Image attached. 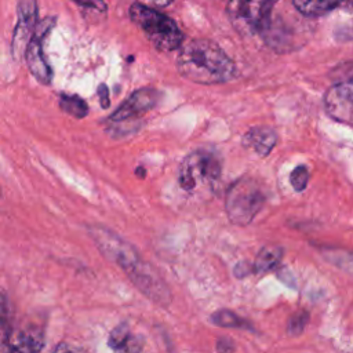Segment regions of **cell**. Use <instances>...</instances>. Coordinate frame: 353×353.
<instances>
[{"instance_id": "7402d4cb", "label": "cell", "mask_w": 353, "mask_h": 353, "mask_svg": "<svg viewBox=\"0 0 353 353\" xmlns=\"http://www.w3.org/2000/svg\"><path fill=\"white\" fill-rule=\"evenodd\" d=\"M251 272H254V266H252V263H248V262H240V263H237L236 268H234V274H236V277L248 276Z\"/></svg>"}, {"instance_id": "9c48e42d", "label": "cell", "mask_w": 353, "mask_h": 353, "mask_svg": "<svg viewBox=\"0 0 353 353\" xmlns=\"http://www.w3.org/2000/svg\"><path fill=\"white\" fill-rule=\"evenodd\" d=\"M37 0H18L17 25L11 40V54L15 59L25 55L26 47L32 39L37 23Z\"/></svg>"}, {"instance_id": "d4e9b609", "label": "cell", "mask_w": 353, "mask_h": 353, "mask_svg": "<svg viewBox=\"0 0 353 353\" xmlns=\"http://www.w3.org/2000/svg\"><path fill=\"white\" fill-rule=\"evenodd\" d=\"M1 327H3V324H1V323H0V328H1Z\"/></svg>"}, {"instance_id": "7c38bea8", "label": "cell", "mask_w": 353, "mask_h": 353, "mask_svg": "<svg viewBox=\"0 0 353 353\" xmlns=\"http://www.w3.org/2000/svg\"><path fill=\"white\" fill-rule=\"evenodd\" d=\"M277 141V135L270 127H254L243 137V145L252 149L258 156H268Z\"/></svg>"}, {"instance_id": "ac0fdd59", "label": "cell", "mask_w": 353, "mask_h": 353, "mask_svg": "<svg viewBox=\"0 0 353 353\" xmlns=\"http://www.w3.org/2000/svg\"><path fill=\"white\" fill-rule=\"evenodd\" d=\"M211 321L215 325L226 327V328H250V324L247 323V320L241 319L234 312L226 310V309L215 312L211 316Z\"/></svg>"}, {"instance_id": "8992f818", "label": "cell", "mask_w": 353, "mask_h": 353, "mask_svg": "<svg viewBox=\"0 0 353 353\" xmlns=\"http://www.w3.org/2000/svg\"><path fill=\"white\" fill-rule=\"evenodd\" d=\"M88 234L94 240L101 254L110 262L120 266L125 273L137 266L142 259L135 248L117 236L114 232L101 225L88 226Z\"/></svg>"}, {"instance_id": "6da1fadb", "label": "cell", "mask_w": 353, "mask_h": 353, "mask_svg": "<svg viewBox=\"0 0 353 353\" xmlns=\"http://www.w3.org/2000/svg\"><path fill=\"white\" fill-rule=\"evenodd\" d=\"M179 73L197 84H221L236 76V65L215 43L205 39L188 41L176 58Z\"/></svg>"}, {"instance_id": "3957f363", "label": "cell", "mask_w": 353, "mask_h": 353, "mask_svg": "<svg viewBox=\"0 0 353 353\" xmlns=\"http://www.w3.org/2000/svg\"><path fill=\"white\" fill-rule=\"evenodd\" d=\"M265 200L266 196L261 185L250 176H243L226 193V215L234 225H248L261 211Z\"/></svg>"}, {"instance_id": "277c9868", "label": "cell", "mask_w": 353, "mask_h": 353, "mask_svg": "<svg viewBox=\"0 0 353 353\" xmlns=\"http://www.w3.org/2000/svg\"><path fill=\"white\" fill-rule=\"evenodd\" d=\"M219 156L207 149H199L188 154L179 167V185L183 190L194 192L200 188H212L221 176Z\"/></svg>"}, {"instance_id": "cb8c5ba5", "label": "cell", "mask_w": 353, "mask_h": 353, "mask_svg": "<svg viewBox=\"0 0 353 353\" xmlns=\"http://www.w3.org/2000/svg\"><path fill=\"white\" fill-rule=\"evenodd\" d=\"M146 1H149L150 4L157 6V7H165V6L171 4L174 0H146Z\"/></svg>"}, {"instance_id": "52a82bcc", "label": "cell", "mask_w": 353, "mask_h": 353, "mask_svg": "<svg viewBox=\"0 0 353 353\" xmlns=\"http://www.w3.org/2000/svg\"><path fill=\"white\" fill-rule=\"evenodd\" d=\"M276 1L277 0H229L226 11L236 30L243 34H252L263 26Z\"/></svg>"}, {"instance_id": "9a60e30c", "label": "cell", "mask_w": 353, "mask_h": 353, "mask_svg": "<svg viewBox=\"0 0 353 353\" xmlns=\"http://www.w3.org/2000/svg\"><path fill=\"white\" fill-rule=\"evenodd\" d=\"M283 250L277 245H265L256 255L252 266L255 273H266L273 269L281 259Z\"/></svg>"}, {"instance_id": "484cf974", "label": "cell", "mask_w": 353, "mask_h": 353, "mask_svg": "<svg viewBox=\"0 0 353 353\" xmlns=\"http://www.w3.org/2000/svg\"><path fill=\"white\" fill-rule=\"evenodd\" d=\"M0 194H1V190H0Z\"/></svg>"}, {"instance_id": "5bb4252c", "label": "cell", "mask_w": 353, "mask_h": 353, "mask_svg": "<svg viewBox=\"0 0 353 353\" xmlns=\"http://www.w3.org/2000/svg\"><path fill=\"white\" fill-rule=\"evenodd\" d=\"M108 343L116 352H137L141 350L142 345V342H138V338L131 334L125 323L119 324L110 331Z\"/></svg>"}, {"instance_id": "2e32d148", "label": "cell", "mask_w": 353, "mask_h": 353, "mask_svg": "<svg viewBox=\"0 0 353 353\" xmlns=\"http://www.w3.org/2000/svg\"><path fill=\"white\" fill-rule=\"evenodd\" d=\"M292 1L296 10L305 15H321L335 8L343 0H292Z\"/></svg>"}, {"instance_id": "d6986e66", "label": "cell", "mask_w": 353, "mask_h": 353, "mask_svg": "<svg viewBox=\"0 0 353 353\" xmlns=\"http://www.w3.org/2000/svg\"><path fill=\"white\" fill-rule=\"evenodd\" d=\"M309 321V313L306 310H299L288 320L287 331L290 335H299L303 332L306 324Z\"/></svg>"}, {"instance_id": "ba28073f", "label": "cell", "mask_w": 353, "mask_h": 353, "mask_svg": "<svg viewBox=\"0 0 353 353\" xmlns=\"http://www.w3.org/2000/svg\"><path fill=\"white\" fill-rule=\"evenodd\" d=\"M57 22L55 17H47L36 23L34 32L32 34V39L26 47L25 51V61L29 68V72L41 83L48 84L52 77V72L50 65L46 61L44 51H43V41L51 32Z\"/></svg>"}, {"instance_id": "7a4b0ae2", "label": "cell", "mask_w": 353, "mask_h": 353, "mask_svg": "<svg viewBox=\"0 0 353 353\" xmlns=\"http://www.w3.org/2000/svg\"><path fill=\"white\" fill-rule=\"evenodd\" d=\"M130 17L157 50L172 51L181 46L182 32L178 25L160 11L141 3H134L130 7Z\"/></svg>"}, {"instance_id": "30bf717a", "label": "cell", "mask_w": 353, "mask_h": 353, "mask_svg": "<svg viewBox=\"0 0 353 353\" xmlns=\"http://www.w3.org/2000/svg\"><path fill=\"white\" fill-rule=\"evenodd\" d=\"M127 276L135 284V287L152 301L160 305H167L170 302L171 292L167 284L149 263L141 261L137 266L127 272Z\"/></svg>"}, {"instance_id": "ffe728a7", "label": "cell", "mask_w": 353, "mask_h": 353, "mask_svg": "<svg viewBox=\"0 0 353 353\" xmlns=\"http://www.w3.org/2000/svg\"><path fill=\"white\" fill-rule=\"evenodd\" d=\"M307 181H309V172H307V168L305 165H298L292 170L291 176H290V182H291L292 188L296 192H302L306 188Z\"/></svg>"}, {"instance_id": "4fadbf2b", "label": "cell", "mask_w": 353, "mask_h": 353, "mask_svg": "<svg viewBox=\"0 0 353 353\" xmlns=\"http://www.w3.org/2000/svg\"><path fill=\"white\" fill-rule=\"evenodd\" d=\"M10 349L17 352H39L43 349V331L34 325L18 330L10 336Z\"/></svg>"}, {"instance_id": "8fae6325", "label": "cell", "mask_w": 353, "mask_h": 353, "mask_svg": "<svg viewBox=\"0 0 353 353\" xmlns=\"http://www.w3.org/2000/svg\"><path fill=\"white\" fill-rule=\"evenodd\" d=\"M159 99V92L154 88H141L134 91L109 117L110 123L130 121L150 110Z\"/></svg>"}, {"instance_id": "44dd1931", "label": "cell", "mask_w": 353, "mask_h": 353, "mask_svg": "<svg viewBox=\"0 0 353 353\" xmlns=\"http://www.w3.org/2000/svg\"><path fill=\"white\" fill-rule=\"evenodd\" d=\"M74 1L76 4H79L80 7H84V8H91V10H95V11H101V12H105L106 11V3L103 0H72Z\"/></svg>"}, {"instance_id": "5b68a950", "label": "cell", "mask_w": 353, "mask_h": 353, "mask_svg": "<svg viewBox=\"0 0 353 353\" xmlns=\"http://www.w3.org/2000/svg\"><path fill=\"white\" fill-rule=\"evenodd\" d=\"M324 108L331 119L353 125V63L341 65L334 70L324 95Z\"/></svg>"}, {"instance_id": "603a6c76", "label": "cell", "mask_w": 353, "mask_h": 353, "mask_svg": "<svg viewBox=\"0 0 353 353\" xmlns=\"http://www.w3.org/2000/svg\"><path fill=\"white\" fill-rule=\"evenodd\" d=\"M98 95H99L101 106H102L103 109H106L110 102H109V90H108V87H106L105 84H101V85L98 87Z\"/></svg>"}, {"instance_id": "e0dca14e", "label": "cell", "mask_w": 353, "mask_h": 353, "mask_svg": "<svg viewBox=\"0 0 353 353\" xmlns=\"http://www.w3.org/2000/svg\"><path fill=\"white\" fill-rule=\"evenodd\" d=\"M59 106L65 113L76 119H83L88 114L87 103L84 102V99H81L77 95H65V94L61 95Z\"/></svg>"}]
</instances>
